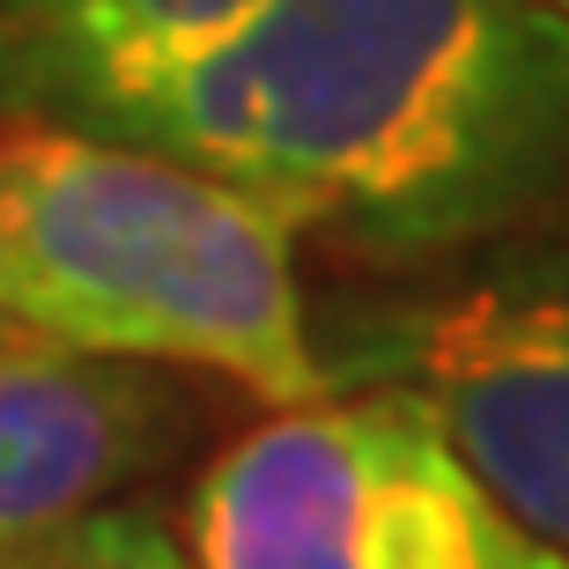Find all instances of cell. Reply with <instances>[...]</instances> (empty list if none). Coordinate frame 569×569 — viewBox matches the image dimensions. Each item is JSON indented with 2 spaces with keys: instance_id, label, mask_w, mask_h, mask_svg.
I'll use <instances>...</instances> for the list:
<instances>
[{
  "instance_id": "obj_1",
  "label": "cell",
  "mask_w": 569,
  "mask_h": 569,
  "mask_svg": "<svg viewBox=\"0 0 569 569\" xmlns=\"http://www.w3.org/2000/svg\"><path fill=\"white\" fill-rule=\"evenodd\" d=\"M82 133L178 156L370 267H437L569 208V22L532 0H252Z\"/></svg>"
},
{
  "instance_id": "obj_2",
  "label": "cell",
  "mask_w": 569,
  "mask_h": 569,
  "mask_svg": "<svg viewBox=\"0 0 569 569\" xmlns=\"http://www.w3.org/2000/svg\"><path fill=\"white\" fill-rule=\"evenodd\" d=\"M0 326L267 407L340 392L289 222L178 156L52 119H0Z\"/></svg>"
},
{
  "instance_id": "obj_3",
  "label": "cell",
  "mask_w": 569,
  "mask_h": 569,
  "mask_svg": "<svg viewBox=\"0 0 569 569\" xmlns=\"http://www.w3.org/2000/svg\"><path fill=\"white\" fill-rule=\"evenodd\" d=\"M170 532L192 569H569L407 385L274 407L192 473Z\"/></svg>"
},
{
  "instance_id": "obj_4",
  "label": "cell",
  "mask_w": 569,
  "mask_h": 569,
  "mask_svg": "<svg viewBox=\"0 0 569 569\" xmlns=\"http://www.w3.org/2000/svg\"><path fill=\"white\" fill-rule=\"evenodd\" d=\"M333 385H407L473 481L569 555V237L526 230L459 274L348 311Z\"/></svg>"
},
{
  "instance_id": "obj_5",
  "label": "cell",
  "mask_w": 569,
  "mask_h": 569,
  "mask_svg": "<svg viewBox=\"0 0 569 569\" xmlns=\"http://www.w3.org/2000/svg\"><path fill=\"white\" fill-rule=\"evenodd\" d=\"M200 429L170 370L0 340V555L119 503Z\"/></svg>"
},
{
  "instance_id": "obj_6",
  "label": "cell",
  "mask_w": 569,
  "mask_h": 569,
  "mask_svg": "<svg viewBox=\"0 0 569 569\" xmlns=\"http://www.w3.org/2000/svg\"><path fill=\"white\" fill-rule=\"evenodd\" d=\"M252 0H0V119L82 127L222 38Z\"/></svg>"
},
{
  "instance_id": "obj_7",
  "label": "cell",
  "mask_w": 569,
  "mask_h": 569,
  "mask_svg": "<svg viewBox=\"0 0 569 569\" xmlns=\"http://www.w3.org/2000/svg\"><path fill=\"white\" fill-rule=\"evenodd\" d=\"M0 569H192L186 540L141 503H97L0 555Z\"/></svg>"
},
{
  "instance_id": "obj_8",
  "label": "cell",
  "mask_w": 569,
  "mask_h": 569,
  "mask_svg": "<svg viewBox=\"0 0 569 569\" xmlns=\"http://www.w3.org/2000/svg\"><path fill=\"white\" fill-rule=\"evenodd\" d=\"M532 8H548V16H562V22H569V0H532Z\"/></svg>"
},
{
  "instance_id": "obj_9",
  "label": "cell",
  "mask_w": 569,
  "mask_h": 569,
  "mask_svg": "<svg viewBox=\"0 0 569 569\" xmlns=\"http://www.w3.org/2000/svg\"><path fill=\"white\" fill-rule=\"evenodd\" d=\"M0 340H16V333H8V326H0Z\"/></svg>"
}]
</instances>
